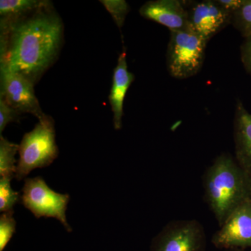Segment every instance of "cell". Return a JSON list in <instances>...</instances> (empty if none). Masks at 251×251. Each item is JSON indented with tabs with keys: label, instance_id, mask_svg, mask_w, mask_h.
Instances as JSON below:
<instances>
[{
	"label": "cell",
	"instance_id": "obj_1",
	"mask_svg": "<svg viewBox=\"0 0 251 251\" xmlns=\"http://www.w3.org/2000/svg\"><path fill=\"white\" fill-rule=\"evenodd\" d=\"M64 24L52 5L1 24V71L17 73L35 85L58 58Z\"/></svg>",
	"mask_w": 251,
	"mask_h": 251
},
{
	"label": "cell",
	"instance_id": "obj_19",
	"mask_svg": "<svg viewBox=\"0 0 251 251\" xmlns=\"http://www.w3.org/2000/svg\"><path fill=\"white\" fill-rule=\"evenodd\" d=\"M21 112L15 110L0 97V134L4 131L5 128L11 122H18Z\"/></svg>",
	"mask_w": 251,
	"mask_h": 251
},
{
	"label": "cell",
	"instance_id": "obj_22",
	"mask_svg": "<svg viewBox=\"0 0 251 251\" xmlns=\"http://www.w3.org/2000/svg\"><path fill=\"white\" fill-rule=\"evenodd\" d=\"M224 251H244L243 249H229V250H224Z\"/></svg>",
	"mask_w": 251,
	"mask_h": 251
},
{
	"label": "cell",
	"instance_id": "obj_4",
	"mask_svg": "<svg viewBox=\"0 0 251 251\" xmlns=\"http://www.w3.org/2000/svg\"><path fill=\"white\" fill-rule=\"evenodd\" d=\"M207 42L188 26L171 31L166 54V64L172 77L186 79L201 71L205 57Z\"/></svg>",
	"mask_w": 251,
	"mask_h": 251
},
{
	"label": "cell",
	"instance_id": "obj_5",
	"mask_svg": "<svg viewBox=\"0 0 251 251\" xmlns=\"http://www.w3.org/2000/svg\"><path fill=\"white\" fill-rule=\"evenodd\" d=\"M69 201V194L55 192L41 176L25 179L21 196L23 205L36 219L54 218L58 220L68 232H72L66 214Z\"/></svg>",
	"mask_w": 251,
	"mask_h": 251
},
{
	"label": "cell",
	"instance_id": "obj_7",
	"mask_svg": "<svg viewBox=\"0 0 251 251\" xmlns=\"http://www.w3.org/2000/svg\"><path fill=\"white\" fill-rule=\"evenodd\" d=\"M188 26L208 43L231 24L232 14L225 11L216 0L185 1Z\"/></svg>",
	"mask_w": 251,
	"mask_h": 251
},
{
	"label": "cell",
	"instance_id": "obj_6",
	"mask_svg": "<svg viewBox=\"0 0 251 251\" xmlns=\"http://www.w3.org/2000/svg\"><path fill=\"white\" fill-rule=\"evenodd\" d=\"M202 225L196 220H178L166 225L153 238L150 251H205Z\"/></svg>",
	"mask_w": 251,
	"mask_h": 251
},
{
	"label": "cell",
	"instance_id": "obj_17",
	"mask_svg": "<svg viewBox=\"0 0 251 251\" xmlns=\"http://www.w3.org/2000/svg\"><path fill=\"white\" fill-rule=\"evenodd\" d=\"M99 1L111 15L119 29H121L129 13V4L125 0H100Z\"/></svg>",
	"mask_w": 251,
	"mask_h": 251
},
{
	"label": "cell",
	"instance_id": "obj_15",
	"mask_svg": "<svg viewBox=\"0 0 251 251\" xmlns=\"http://www.w3.org/2000/svg\"><path fill=\"white\" fill-rule=\"evenodd\" d=\"M231 24L245 39L251 36V0L244 4L232 15Z\"/></svg>",
	"mask_w": 251,
	"mask_h": 251
},
{
	"label": "cell",
	"instance_id": "obj_11",
	"mask_svg": "<svg viewBox=\"0 0 251 251\" xmlns=\"http://www.w3.org/2000/svg\"><path fill=\"white\" fill-rule=\"evenodd\" d=\"M134 79L135 75L128 71L126 53L124 50L119 56L116 67L114 69L112 87L108 97L109 102L113 112V125L115 130L122 129L124 101L127 91Z\"/></svg>",
	"mask_w": 251,
	"mask_h": 251
},
{
	"label": "cell",
	"instance_id": "obj_14",
	"mask_svg": "<svg viewBox=\"0 0 251 251\" xmlns=\"http://www.w3.org/2000/svg\"><path fill=\"white\" fill-rule=\"evenodd\" d=\"M19 150V145L11 143L0 136V176L13 179L16 175V155Z\"/></svg>",
	"mask_w": 251,
	"mask_h": 251
},
{
	"label": "cell",
	"instance_id": "obj_13",
	"mask_svg": "<svg viewBox=\"0 0 251 251\" xmlns=\"http://www.w3.org/2000/svg\"><path fill=\"white\" fill-rule=\"evenodd\" d=\"M44 0H1V24L13 22L39 9L46 4Z\"/></svg>",
	"mask_w": 251,
	"mask_h": 251
},
{
	"label": "cell",
	"instance_id": "obj_3",
	"mask_svg": "<svg viewBox=\"0 0 251 251\" xmlns=\"http://www.w3.org/2000/svg\"><path fill=\"white\" fill-rule=\"evenodd\" d=\"M54 120L46 115L39 120L31 131L26 133L19 145V160L15 178L26 179L36 168L50 166L59 156Z\"/></svg>",
	"mask_w": 251,
	"mask_h": 251
},
{
	"label": "cell",
	"instance_id": "obj_9",
	"mask_svg": "<svg viewBox=\"0 0 251 251\" xmlns=\"http://www.w3.org/2000/svg\"><path fill=\"white\" fill-rule=\"evenodd\" d=\"M211 242L219 249H243L251 247V199L227 218L213 235Z\"/></svg>",
	"mask_w": 251,
	"mask_h": 251
},
{
	"label": "cell",
	"instance_id": "obj_20",
	"mask_svg": "<svg viewBox=\"0 0 251 251\" xmlns=\"http://www.w3.org/2000/svg\"><path fill=\"white\" fill-rule=\"evenodd\" d=\"M240 52L243 65L251 75V36L244 39L241 46Z\"/></svg>",
	"mask_w": 251,
	"mask_h": 251
},
{
	"label": "cell",
	"instance_id": "obj_18",
	"mask_svg": "<svg viewBox=\"0 0 251 251\" xmlns=\"http://www.w3.org/2000/svg\"><path fill=\"white\" fill-rule=\"evenodd\" d=\"M16 228L14 211L3 213L0 216V251L4 250L16 232Z\"/></svg>",
	"mask_w": 251,
	"mask_h": 251
},
{
	"label": "cell",
	"instance_id": "obj_12",
	"mask_svg": "<svg viewBox=\"0 0 251 251\" xmlns=\"http://www.w3.org/2000/svg\"><path fill=\"white\" fill-rule=\"evenodd\" d=\"M236 161L251 172V113L240 100H237L234 120Z\"/></svg>",
	"mask_w": 251,
	"mask_h": 251
},
{
	"label": "cell",
	"instance_id": "obj_16",
	"mask_svg": "<svg viewBox=\"0 0 251 251\" xmlns=\"http://www.w3.org/2000/svg\"><path fill=\"white\" fill-rule=\"evenodd\" d=\"M11 179H0V211L8 212L14 211V206L21 200V195L11 187Z\"/></svg>",
	"mask_w": 251,
	"mask_h": 251
},
{
	"label": "cell",
	"instance_id": "obj_8",
	"mask_svg": "<svg viewBox=\"0 0 251 251\" xmlns=\"http://www.w3.org/2000/svg\"><path fill=\"white\" fill-rule=\"evenodd\" d=\"M34 84L17 73L1 71V93L10 106L41 120L46 117L34 92Z\"/></svg>",
	"mask_w": 251,
	"mask_h": 251
},
{
	"label": "cell",
	"instance_id": "obj_10",
	"mask_svg": "<svg viewBox=\"0 0 251 251\" xmlns=\"http://www.w3.org/2000/svg\"><path fill=\"white\" fill-rule=\"evenodd\" d=\"M139 12L142 17L159 23L171 31L182 30L188 27L185 1L152 0L144 4Z\"/></svg>",
	"mask_w": 251,
	"mask_h": 251
},
{
	"label": "cell",
	"instance_id": "obj_21",
	"mask_svg": "<svg viewBox=\"0 0 251 251\" xmlns=\"http://www.w3.org/2000/svg\"><path fill=\"white\" fill-rule=\"evenodd\" d=\"M216 1L225 11L232 15L239 9L244 2V0H216Z\"/></svg>",
	"mask_w": 251,
	"mask_h": 251
},
{
	"label": "cell",
	"instance_id": "obj_2",
	"mask_svg": "<svg viewBox=\"0 0 251 251\" xmlns=\"http://www.w3.org/2000/svg\"><path fill=\"white\" fill-rule=\"evenodd\" d=\"M204 198L220 227L243 203L251 199V172L229 153H222L204 176Z\"/></svg>",
	"mask_w": 251,
	"mask_h": 251
}]
</instances>
